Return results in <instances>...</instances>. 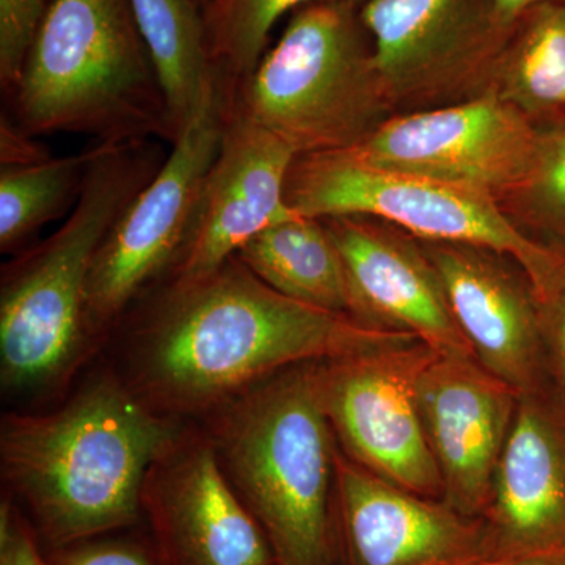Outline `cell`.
Listing matches in <instances>:
<instances>
[{"label": "cell", "instance_id": "cell-11", "mask_svg": "<svg viewBox=\"0 0 565 565\" xmlns=\"http://www.w3.org/2000/svg\"><path fill=\"white\" fill-rule=\"evenodd\" d=\"M435 349L423 341L319 364L323 411L338 448L364 470L426 498L444 497L419 411Z\"/></svg>", "mask_w": 565, "mask_h": 565}, {"label": "cell", "instance_id": "cell-5", "mask_svg": "<svg viewBox=\"0 0 565 565\" xmlns=\"http://www.w3.org/2000/svg\"><path fill=\"white\" fill-rule=\"evenodd\" d=\"M7 96L33 137L177 141L131 0H54Z\"/></svg>", "mask_w": 565, "mask_h": 565}, {"label": "cell", "instance_id": "cell-21", "mask_svg": "<svg viewBox=\"0 0 565 565\" xmlns=\"http://www.w3.org/2000/svg\"><path fill=\"white\" fill-rule=\"evenodd\" d=\"M131 6L178 140L217 82L207 55L202 10L195 0H131Z\"/></svg>", "mask_w": 565, "mask_h": 565}, {"label": "cell", "instance_id": "cell-28", "mask_svg": "<svg viewBox=\"0 0 565 565\" xmlns=\"http://www.w3.org/2000/svg\"><path fill=\"white\" fill-rule=\"evenodd\" d=\"M0 565H47L41 555L36 531L10 501L2 504L0 516Z\"/></svg>", "mask_w": 565, "mask_h": 565}, {"label": "cell", "instance_id": "cell-31", "mask_svg": "<svg viewBox=\"0 0 565 565\" xmlns=\"http://www.w3.org/2000/svg\"><path fill=\"white\" fill-rule=\"evenodd\" d=\"M471 565H565V556L487 557Z\"/></svg>", "mask_w": 565, "mask_h": 565}, {"label": "cell", "instance_id": "cell-29", "mask_svg": "<svg viewBox=\"0 0 565 565\" xmlns=\"http://www.w3.org/2000/svg\"><path fill=\"white\" fill-rule=\"evenodd\" d=\"M51 154L44 151L35 137L25 132L17 121H11L2 115L0 126V162L2 167L28 166L46 161Z\"/></svg>", "mask_w": 565, "mask_h": 565}, {"label": "cell", "instance_id": "cell-13", "mask_svg": "<svg viewBox=\"0 0 565 565\" xmlns=\"http://www.w3.org/2000/svg\"><path fill=\"white\" fill-rule=\"evenodd\" d=\"M296 158L288 143L237 107L228 88L221 147L184 244L162 280L191 281L214 273L256 234L297 215L285 202Z\"/></svg>", "mask_w": 565, "mask_h": 565}, {"label": "cell", "instance_id": "cell-18", "mask_svg": "<svg viewBox=\"0 0 565 565\" xmlns=\"http://www.w3.org/2000/svg\"><path fill=\"white\" fill-rule=\"evenodd\" d=\"M422 245L476 362L520 394L548 385L541 310L527 278L515 277L486 248Z\"/></svg>", "mask_w": 565, "mask_h": 565}, {"label": "cell", "instance_id": "cell-4", "mask_svg": "<svg viewBox=\"0 0 565 565\" xmlns=\"http://www.w3.org/2000/svg\"><path fill=\"white\" fill-rule=\"evenodd\" d=\"M319 363L273 375L212 414L210 438L277 565H337V441Z\"/></svg>", "mask_w": 565, "mask_h": 565}, {"label": "cell", "instance_id": "cell-8", "mask_svg": "<svg viewBox=\"0 0 565 565\" xmlns=\"http://www.w3.org/2000/svg\"><path fill=\"white\" fill-rule=\"evenodd\" d=\"M228 90L217 77L172 152L115 223L93 259L85 289L90 338L120 321L145 289L161 281L184 244L204 177L221 147Z\"/></svg>", "mask_w": 565, "mask_h": 565}, {"label": "cell", "instance_id": "cell-12", "mask_svg": "<svg viewBox=\"0 0 565 565\" xmlns=\"http://www.w3.org/2000/svg\"><path fill=\"white\" fill-rule=\"evenodd\" d=\"M161 565H277L207 435L184 434L152 462L141 489Z\"/></svg>", "mask_w": 565, "mask_h": 565}, {"label": "cell", "instance_id": "cell-15", "mask_svg": "<svg viewBox=\"0 0 565 565\" xmlns=\"http://www.w3.org/2000/svg\"><path fill=\"white\" fill-rule=\"evenodd\" d=\"M322 221L343 258L353 321L414 334L437 352L475 359L440 275L411 234L363 215Z\"/></svg>", "mask_w": 565, "mask_h": 565}, {"label": "cell", "instance_id": "cell-1", "mask_svg": "<svg viewBox=\"0 0 565 565\" xmlns=\"http://www.w3.org/2000/svg\"><path fill=\"white\" fill-rule=\"evenodd\" d=\"M415 341L288 299L233 256L152 294L134 330V392L158 412H214L289 367Z\"/></svg>", "mask_w": 565, "mask_h": 565}, {"label": "cell", "instance_id": "cell-9", "mask_svg": "<svg viewBox=\"0 0 565 565\" xmlns=\"http://www.w3.org/2000/svg\"><path fill=\"white\" fill-rule=\"evenodd\" d=\"M359 14L394 114L448 106L489 90L511 33L493 0H366Z\"/></svg>", "mask_w": 565, "mask_h": 565}, {"label": "cell", "instance_id": "cell-22", "mask_svg": "<svg viewBox=\"0 0 565 565\" xmlns=\"http://www.w3.org/2000/svg\"><path fill=\"white\" fill-rule=\"evenodd\" d=\"M96 143L79 154L0 170V250L13 253L79 199Z\"/></svg>", "mask_w": 565, "mask_h": 565}, {"label": "cell", "instance_id": "cell-10", "mask_svg": "<svg viewBox=\"0 0 565 565\" xmlns=\"http://www.w3.org/2000/svg\"><path fill=\"white\" fill-rule=\"evenodd\" d=\"M541 129L493 90L475 98L394 114L353 154L381 169L448 182L492 199L525 188Z\"/></svg>", "mask_w": 565, "mask_h": 565}, {"label": "cell", "instance_id": "cell-32", "mask_svg": "<svg viewBox=\"0 0 565 565\" xmlns=\"http://www.w3.org/2000/svg\"><path fill=\"white\" fill-rule=\"evenodd\" d=\"M345 2L351 3V6L355 7V9H360V7H362L366 0H345Z\"/></svg>", "mask_w": 565, "mask_h": 565}, {"label": "cell", "instance_id": "cell-24", "mask_svg": "<svg viewBox=\"0 0 565 565\" xmlns=\"http://www.w3.org/2000/svg\"><path fill=\"white\" fill-rule=\"evenodd\" d=\"M514 199L527 222L565 247V121L541 131L533 173Z\"/></svg>", "mask_w": 565, "mask_h": 565}, {"label": "cell", "instance_id": "cell-27", "mask_svg": "<svg viewBox=\"0 0 565 565\" xmlns=\"http://www.w3.org/2000/svg\"><path fill=\"white\" fill-rule=\"evenodd\" d=\"M47 565H161L158 557L148 555L131 542H92L52 550Z\"/></svg>", "mask_w": 565, "mask_h": 565}, {"label": "cell", "instance_id": "cell-23", "mask_svg": "<svg viewBox=\"0 0 565 565\" xmlns=\"http://www.w3.org/2000/svg\"><path fill=\"white\" fill-rule=\"evenodd\" d=\"M337 0H207L203 25L212 70L228 87L252 76L263 61L270 32L282 14L308 3Z\"/></svg>", "mask_w": 565, "mask_h": 565}, {"label": "cell", "instance_id": "cell-17", "mask_svg": "<svg viewBox=\"0 0 565 565\" xmlns=\"http://www.w3.org/2000/svg\"><path fill=\"white\" fill-rule=\"evenodd\" d=\"M482 520L492 557L565 556V403L522 394Z\"/></svg>", "mask_w": 565, "mask_h": 565}, {"label": "cell", "instance_id": "cell-26", "mask_svg": "<svg viewBox=\"0 0 565 565\" xmlns=\"http://www.w3.org/2000/svg\"><path fill=\"white\" fill-rule=\"evenodd\" d=\"M537 303L541 310L546 375L565 403V267L552 289Z\"/></svg>", "mask_w": 565, "mask_h": 565}, {"label": "cell", "instance_id": "cell-14", "mask_svg": "<svg viewBox=\"0 0 565 565\" xmlns=\"http://www.w3.org/2000/svg\"><path fill=\"white\" fill-rule=\"evenodd\" d=\"M470 356L437 352L418 384L424 430L444 479V501L482 519L520 401Z\"/></svg>", "mask_w": 565, "mask_h": 565}, {"label": "cell", "instance_id": "cell-30", "mask_svg": "<svg viewBox=\"0 0 565 565\" xmlns=\"http://www.w3.org/2000/svg\"><path fill=\"white\" fill-rule=\"evenodd\" d=\"M552 2H565V0H493L494 10L505 29H512L516 20L527 10Z\"/></svg>", "mask_w": 565, "mask_h": 565}, {"label": "cell", "instance_id": "cell-6", "mask_svg": "<svg viewBox=\"0 0 565 565\" xmlns=\"http://www.w3.org/2000/svg\"><path fill=\"white\" fill-rule=\"evenodd\" d=\"M228 88L245 115L297 156L353 150L394 115L373 41L345 0L296 10L252 76Z\"/></svg>", "mask_w": 565, "mask_h": 565}, {"label": "cell", "instance_id": "cell-25", "mask_svg": "<svg viewBox=\"0 0 565 565\" xmlns=\"http://www.w3.org/2000/svg\"><path fill=\"white\" fill-rule=\"evenodd\" d=\"M54 0H0V82L14 87L41 22Z\"/></svg>", "mask_w": 565, "mask_h": 565}, {"label": "cell", "instance_id": "cell-33", "mask_svg": "<svg viewBox=\"0 0 565 565\" xmlns=\"http://www.w3.org/2000/svg\"><path fill=\"white\" fill-rule=\"evenodd\" d=\"M196 6L200 7V10H203L204 3L207 2V0H195Z\"/></svg>", "mask_w": 565, "mask_h": 565}, {"label": "cell", "instance_id": "cell-19", "mask_svg": "<svg viewBox=\"0 0 565 565\" xmlns=\"http://www.w3.org/2000/svg\"><path fill=\"white\" fill-rule=\"evenodd\" d=\"M234 256L281 296L329 313L349 316L351 302L343 258L322 218L294 215L275 223L252 237Z\"/></svg>", "mask_w": 565, "mask_h": 565}, {"label": "cell", "instance_id": "cell-16", "mask_svg": "<svg viewBox=\"0 0 565 565\" xmlns=\"http://www.w3.org/2000/svg\"><path fill=\"white\" fill-rule=\"evenodd\" d=\"M337 515L348 565H471L492 557L484 520L379 478L338 445Z\"/></svg>", "mask_w": 565, "mask_h": 565}, {"label": "cell", "instance_id": "cell-3", "mask_svg": "<svg viewBox=\"0 0 565 565\" xmlns=\"http://www.w3.org/2000/svg\"><path fill=\"white\" fill-rule=\"evenodd\" d=\"M163 161L151 141L96 143L79 199L46 241L6 264L0 282V377L3 390L47 388L70 375L92 338L85 289L93 259Z\"/></svg>", "mask_w": 565, "mask_h": 565}, {"label": "cell", "instance_id": "cell-20", "mask_svg": "<svg viewBox=\"0 0 565 565\" xmlns=\"http://www.w3.org/2000/svg\"><path fill=\"white\" fill-rule=\"evenodd\" d=\"M489 90L541 131L565 121V2L542 3L516 20Z\"/></svg>", "mask_w": 565, "mask_h": 565}, {"label": "cell", "instance_id": "cell-2", "mask_svg": "<svg viewBox=\"0 0 565 565\" xmlns=\"http://www.w3.org/2000/svg\"><path fill=\"white\" fill-rule=\"evenodd\" d=\"M181 435L173 419L104 375L57 411L3 418V481L52 550L90 541L137 522L148 470Z\"/></svg>", "mask_w": 565, "mask_h": 565}, {"label": "cell", "instance_id": "cell-7", "mask_svg": "<svg viewBox=\"0 0 565 565\" xmlns=\"http://www.w3.org/2000/svg\"><path fill=\"white\" fill-rule=\"evenodd\" d=\"M285 202L313 218L363 215L422 243L459 244L509 256L541 300L565 266V247L531 239L484 193L393 170L352 151L297 156L285 184Z\"/></svg>", "mask_w": 565, "mask_h": 565}]
</instances>
